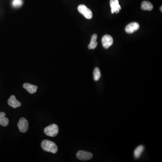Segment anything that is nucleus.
Listing matches in <instances>:
<instances>
[{
    "label": "nucleus",
    "instance_id": "f03ea898",
    "mask_svg": "<svg viewBox=\"0 0 162 162\" xmlns=\"http://www.w3.org/2000/svg\"><path fill=\"white\" fill-rule=\"evenodd\" d=\"M59 132L58 126L55 124H52L47 126L44 129V133L47 136L55 137Z\"/></svg>",
    "mask_w": 162,
    "mask_h": 162
},
{
    "label": "nucleus",
    "instance_id": "f8f14e48",
    "mask_svg": "<svg viewBox=\"0 0 162 162\" xmlns=\"http://www.w3.org/2000/svg\"><path fill=\"white\" fill-rule=\"evenodd\" d=\"M97 35L96 34H94L93 36H92L91 39V42L88 46V48L89 49H95L97 47L98 43L96 42L97 39Z\"/></svg>",
    "mask_w": 162,
    "mask_h": 162
},
{
    "label": "nucleus",
    "instance_id": "20e7f679",
    "mask_svg": "<svg viewBox=\"0 0 162 162\" xmlns=\"http://www.w3.org/2000/svg\"><path fill=\"white\" fill-rule=\"evenodd\" d=\"M18 126L21 133H26L29 129V122L25 118H21L18 123Z\"/></svg>",
    "mask_w": 162,
    "mask_h": 162
},
{
    "label": "nucleus",
    "instance_id": "f3484780",
    "mask_svg": "<svg viewBox=\"0 0 162 162\" xmlns=\"http://www.w3.org/2000/svg\"><path fill=\"white\" fill-rule=\"evenodd\" d=\"M160 10H161V12H162V7L161 6L160 8Z\"/></svg>",
    "mask_w": 162,
    "mask_h": 162
},
{
    "label": "nucleus",
    "instance_id": "39448f33",
    "mask_svg": "<svg viewBox=\"0 0 162 162\" xmlns=\"http://www.w3.org/2000/svg\"><path fill=\"white\" fill-rule=\"evenodd\" d=\"M76 155L79 159L82 160H88L93 157V155L92 153L83 150L78 151Z\"/></svg>",
    "mask_w": 162,
    "mask_h": 162
},
{
    "label": "nucleus",
    "instance_id": "2eb2a0df",
    "mask_svg": "<svg viewBox=\"0 0 162 162\" xmlns=\"http://www.w3.org/2000/svg\"><path fill=\"white\" fill-rule=\"evenodd\" d=\"M93 75H94V79L96 81H97L100 79L101 77V74L100 72V69L96 67L94 69L93 71Z\"/></svg>",
    "mask_w": 162,
    "mask_h": 162
},
{
    "label": "nucleus",
    "instance_id": "9d476101",
    "mask_svg": "<svg viewBox=\"0 0 162 162\" xmlns=\"http://www.w3.org/2000/svg\"><path fill=\"white\" fill-rule=\"evenodd\" d=\"M23 87L30 94H33L37 92L38 87L29 83H25L23 85Z\"/></svg>",
    "mask_w": 162,
    "mask_h": 162
},
{
    "label": "nucleus",
    "instance_id": "6e6552de",
    "mask_svg": "<svg viewBox=\"0 0 162 162\" xmlns=\"http://www.w3.org/2000/svg\"><path fill=\"white\" fill-rule=\"evenodd\" d=\"M110 6L111 7V13H118L119 10L121 9V7L119 5L118 0H110Z\"/></svg>",
    "mask_w": 162,
    "mask_h": 162
},
{
    "label": "nucleus",
    "instance_id": "1a4fd4ad",
    "mask_svg": "<svg viewBox=\"0 0 162 162\" xmlns=\"http://www.w3.org/2000/svg\"><path fill=\"white\" fill-rule=\"evenodd\" d=\"M8 104L9 105L15 109L17 107H20L21 105V102L18 101L14 95L10 96V98L8 100Z\"/></svg>",
    "mask_w": 162,
    "mask_h": 162
},
{
    "label": "nucleus",
    "instance_id": "9b49d317",
    "mask_svg": "<svg viewBox=\"0 0 162 162\" xmlns=\"http://www.w3.org/2000/svg\"><path fill=\"white\" fill-rule=\"evenodd\" d=\"M5 113L4 112H0V125L3 126H7L9 124V119L5 117Z\"/></svg>",
    "mask_w": 162,
    "mask_h": 162
},
{
    "label": "nucleus",
    "instance_id": "7ed1b4c3",
    "mask_svg": "<svg viewBox=\"0 0 162 162\" xmlns=\"http://www.w3.org/2000/svg\"><path fill=\"white\" fill-rule=\"evenodd\" d=\"M78 10L81 14L84 15L87 19H91L93 17V14L91 10L89 9L86 5H80L78 6Z\"/></svg>",
    "mask_w": 162,
    "mask_h": 162
},
{
    "label": "nucleus",
    "instance_id": "423d86ee",
    "mask_svg": "<svg viewBox=\"0 0 162 162\" xmlns=\"http://www.w3.org/2000/svg\"><path fill=\"white\" fill-rule=\"evenodd\" d=\"M113 39L112 37L109 35H105L102 38V43L103 47L105 49H108L113 44Z\"/></svg>",
    "mask_w": 162,
    "mask_h": 162
},
{
    "label": "nucleus",
    "instance_id": "dca6fc26",
    "mask_svg": "<svg viewBox=\"0 0 162 162\" xmlns=\"http://www.w3.org/2000/svg\"><path fill=\"white\" fill-rule=\"evenodd\" d=\"M22 0H13L12 1V5L13 7H21L23 5Z\"/></svg>",
    "mask_w": 162,
    "mask_h": 162
},
{
    "label": "nucleus",
    "instance_id": "f257e3e1",
    "mask_svg": "<svg viewBox=\"0 0 162 162\" xmlns=\"http://www.w3.org/2000/svg\"><path fill=\"white\" fill-rule=\"evenodd\" d=\"M41 146L43 150L47 152L55 154L58 151V147L56 144L49 140H45L42 141Z\"/></svg>",
    "mask_w": 162,
    "mask_h": 162
},
{
    "label": "nucleus",
    "instance_id": "4468645a",
    "mask_svg": "<svg viewBox=\"0 0 162 162\" xmlns=\"http://www.w3.org/2000/svg\"><path fill=\"white\" fill-rule=\"evenodd\" d=\"M144 147L143 146H138L134 151L135 157L136 159H138L140 158L141 154L142 153L144 150Z\"/></svg>",
    "mask_w": 162,
    "mask_h": 162
},
{
    "label": "nucleus",
    "instance_id": "ddd939ff",
    "mask_svg": "<svg viewBox=\"0 0 162 162\" xmlns=\"http://www.w3.org/2000/svg\"><path fill=\"white\" fill-rule=\"evenodd\" d=\"M141 8L142 10L151 11L153 10V5L149 1H144L142 2Z\"/></svg>",
    "mask_w": 162,
    "mask_h": 162
},
{
    "label": "nucleus",
    "instance_id": "0eeeda50",
    "mask_svg": "<svg viewBox=\"0 0 162 162\" xmlns=\"http://www.w3.org/2000/svg\"><path fill=\"white\" fill-rule=\"evenodd\" d=\"M140 25L137 22H133L126 26L125 28L126 32L128 33H133L139 29Z\"/></svg>",
    "mask_w": 162,
    "mask_h": 162
}]
</instances>
